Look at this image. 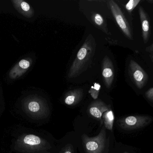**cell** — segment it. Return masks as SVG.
Segmentation results:
<instances>
[{
    "label": "cell",
    "mask_w": 153,
    "mask_h": 153,
    "mask_svg": "<svg viewBox=\"0 0 153 153\" xmlns=\"http://www.w3.org/2000/svg\"><path fill=\"white\" fill-rule=\"evenodd\" d=\"M96 46L95 39L92 34H89L70 68L68 78L71 79L77 77L91 66L95 54Z\"/></svg>",
    "instance_id": "1"
},
{
    "label": "cell",
    "mask_w": 153,
    "mask_h": 153,
    "mask_svg": "<svg viewBox=\"0 0 153 153\" xmlns=\"http://www.w3.org/2000/svg\"><path fill=\"white\" fill-rule=\"evenodd\" d=\"M108 5L116 22L124 35L128 39L133 40V31L121 8L113 0L108 1Z\"/></svg>",
    "instance_id": "2"
},
{
    "label": "cell",
    "mask_w": 153,
    "mask_h": 153,
    "mask_svg": "<svg viewBox=\"0 0 153 153\" xmlns=\"http://www.w3.org/2000/svg\"><path fill=\"white\" fill-rule=\"evenodd\" d=\"M128 73L131 81L139 90L147 84L149 76L143 68L135 60L131 59L128 66Z\"/></svg>",
    "instance_id": "3"
},
{
    "label": "cell",
    "mask_w": 153,
    "mask_h": 153,
    "mask_svg": "<svg viewBox=\"0 0 153 153\" xmlns=\"http://www.w3.org/2000/svg\"><path fill=\"white\" fill-rule=\"evenodd\" d=\"M153 120L152 116L145 115L131 116L127 117L121 121V126L126 130H133L144 127Z\"/></svg>",
    "instance_id": "4"
},
{
    "label": "cell",
    "mask_w": 153,
    "mask_h": 153,
    "mask_svg": "<svg viewBox=\"0 0 153 153\" xmlns=\"http://www.w3.org/2000/svg\"><path fill=\"white\" fill-rule=\"evenodd\" d=\"M42 100L36 96H29L22 99L21 108L22 111L29 116H38L43 107Z\"/></svg>",
    "instance_id": "5"
},
{
    "label": "cell",
    "mask_w": 153,
    "mask_h": 153,
    "mask_svg": "<svg viewBox=\"0 0 153 153\" xmlns=\"http://www.w3.org/2000/svg\"><path fill=\"white\" fill-rule=\"evenodd\" d=\"M102 73L104 84L109 89L111 87L114 81L115 71L112 61L107 56L102 60Z\"/></svg>",
    "instance_id": "6"
},
{
    "label": "cell",
    "mask_w": 153,
    "mask_h": 153,
    "mask_svg": "<svg viewBox=\"0 0 153 153\" xmlns=\"http://www.w3.org/2000/svg\"><path fill=\"white\" fill-rule=\"evenodd\" d=\"M138 13L142 26V37L144 44L149 41L151 36V22L148 13L142 5L138 8Z\"/></svg>",
    "instance_id": "7"
},
{
    "label": "cell",
    "mask_w": 153,
    "mask_h": 153,
    "mask_svg": "<svg viewBox=\"0 0 153 153\" xmlns=\"http://www.w3.org/2000/svg\"><path fill=\"white\" fill-rule=\"evenodd\" d=\"M32 63V59L29 57L22 59L11 69L9 72V78L16 80L21 77L29 69Z\"/></svg>",
    "instance_id": "8"
},
{
    "label": "cell",
    "mask_w": 153,
    "mask_h": 153,
    "mask_svg": "<svg viewBox=\"0 0 153 153\" xmlns=\"http://www.w3.org/2000/svg\"><path fill=\"white\" fill-rule=\"evenodd\" d=\"M11 1L18 12L24 17L30 18L34 15L33 8L27 2L22 0H12Z\"/></svg>",
    "instance_id": "9"
},
{
    "label": "cell",
    "mask_w": 153,
    "mask_h": 153,
    "mask_svg": "<svg viewBox=\"0 0 153 153\" xmlns=\"http://www.w3.org/2000/svg\"><path fill=\"white\" fill-rule=\"evenodd\" d=\"M83 90L82 89H76L70 91L67 93L65 99V103L68 105L74 104L77 101L79 100L82 96Z\"/></svg>",
    "instance_id": "10"
},
{
    "label": "cell",
    "mask_w": 153,
    "mask_h": 153,
    "mask_svg": "<svg viewBox=\"0 0 153 153\" xmlns=\"http://www.w3.org/2000/svg\"><path fill=\"white\" fill-rule=\"evenodd\" d=\"M93 19L94 23L96 25H98L100 28H101L103 31H104L107 34H109V33H108V29L105 25L104 20L100 14L99 13H94L93 15Z\"/></svg>",
    "instance_id": "11"
},
{
    "label": "cell",
    "mask_w": 153,
    "mask_h": 153,
    "mask_svg": "<svg viewBox=\"0 0 153 153\" xmlns=\"http://www.w3.org/2000/svg\"><path fill=\"white\" fill-rule=\"evenodd\" d=\"M114 116L113 112L111 110H109L105 116V123L106 127L110 130H111L113 127Z\"/></svg>",
    "instance_id": "12"
},
{
    "label": "cell",
    "mask_w": 153,
    "mask_h": 153,
    "mask_svg": "<svg viewBox=\"0 0 153 153\" xmlns=\"http://www.w3.org/2000/svg\"><path fill=\"white\" fill-rule=\"evenodd\" d=\"M141 1V0H130L126 4L125 8L128 12L131 14L135 8L139 4Z\"/></svg>",
    "instance_id": "13"
},
{
    "label": "cell",
    "mask_w": 153,
    "mask_h": 153,
    "mask_svg": "<svg viewBox=\"0 0 153 153\" xmlns=\"http://www.w3.org/2000/svg\"><path fill=\"white\" fill-rule=\"evenodd\" d=\"M90 112L92 116L97 118H100L102 116V112L100 109L97 106V104L95 103L93 107L90 108Z\"/></svg>",
    "instance_id": "14"
},
{
    "label": "cell",
    "mask_w": 153,
    "mask_h": 153,
    "mask_svg": "<svg viewBox=\"0 0 153 153\" xmlns=\"http://www.w3.org/2000/svg\"><path fill=\"white\" fill-rule=\"evenodd\" d=\"M100 88V85L99 84L95 83L94 86H92L89 93H91V95L94 99H97L99 95Z\"/></svg>",
    "instance_id": "15"
},
{
    "label": "cell",
    "mask_w": 153,
    "mask_h": 153,
    "mask_svg": "<svg viewBox=\"0 0 153 153\" xmlns=\"http://www.w3.org/2000/svg\"><path fill=\"white\" fill-rule=\"evenodd\" d=\"M86 148L88 151L93 152L99 148V144L94 141H89L86 143Z\"/></svg>",
    "instance_id": "16"
},
{
    "label": "cell",
    "mask_w": 153,
    "mask_h": 153,
    "mask_svg": "<svg viewBox=\"0 0 153 153\" xmlns=\"http://www.w3.org/2000/svg\"><path fill=\"white\" fill-rule=\"evenodd\" d=\"M145 96L148 100L153 102V88H150L146 92Z\"/></svg>",
    "instance_id": "17"
},
{
    "label": "cell",
    "mask_w": 153,
    "mask_h": 153,
    "mask_svg": "<svg viewBox=\"0 0 153 153\" xmlns=\"http://www.w3.org/2000/svg\"><path fill=\"white\" fill-rule=\"evenodd\" d=\"M146 51L151 54H153V43L149 46L147 47L145 49Z\"/></svg>",
    "instance_id": "18"
},
{
    "label": "cell",
    "mask_w": 153,
    "mask_h": 153,
    "mask_svg": "<svg viewBox=\"0 0 153 153\" xmlns=\"http://www.w3.org/2000/svg\"><path fill=\"white\" fill-rule=\"evenodd\" d=\"M149 57H150V59H151V61H152V62L153 63V54H150Z\"/></svg>",
    "instance_id": "19"
},
{
    "label": "cell",
    "mask_w": 153,
    "mask_h": 153,
    "mask_svg": "<svg viewBox=\"0 0 153 153\" xmlns=\"http://www.w3.org/2000/svg\"><path fill=\"white\" fill-rule=\"evenodd\" d=\"M64 153H72L71 152H70V151H67V152H65Z\"/></svg>",
    "instance_id": "20"
}]
</instances>
